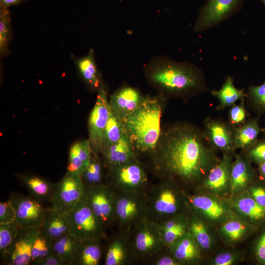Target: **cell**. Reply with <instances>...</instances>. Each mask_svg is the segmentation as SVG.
Returning <instances> with one entry per match:
<instances>
[{
    "label": "cell",
    "instance_id": "2e32d148",
    "mask_svg": "<svg viewBox=\"0 0 265 265\" xmlns=\"http://www.w3.org/2000/svg\"><path fill=\"white\" fill-rule=\"evenodd\" d=\"M228 200L239 219L259 228L265 224V208L254 200L247 189L229 197Z\"/></svg>",
    "mask_w": 265,
    "mask_h": 265
},
{
    "label": "cell",
    "instance_id": "d6986e66",
    "mask_svg": "<svg viewBox=\"0 0 265 265\" xmlns=\"http://www.w3.org/2000/svg\"><path fill=\"white\" fill-rule=\"evenodd\" d=\"M145 99L137 89L124 86L110 96L109 103L111 111L123 120L136 110Z\"/></svg>",
    "mask_w": 265,
    "mask_h": 265
},
{
    "label": "cell",
    "instance_id": "44dd1931",
    "mask_svg": "<svg viewBox=\"0 0 265 265\" xmlns=\"http://www.w3.org/2000/svg\"><path fill=\"white\" fill-rule=\"evenodd\" d=\"M258 228L238 217H234L228 220L216 229L223 242L227 246L234 247L248 238Z\"/></svg>",
    "mask_w": 265,
    "mask_h": 265
},
{
    "label": "cell",
    "instance_id": "8992f818",
    "mask_svg": "<svg viewBox=\"0 0 265 265\" xmlns=\"http://www.w3.org/2000/svg\"><path fill=\"white\" fill-rule=\"evenodd\" d=\"M68 215L70 224L69 233L78 241L104 237V224L84 199L78 202Z\"/></svg>",
    "mask_w": 265,
    "mask_h": 265
},
{
    "label": "cell",
    "instance_id": "52a82bcc",
    "mask_svg": "<svg viewBox=\"0 0 265 265\" xmlns=\"http://www.w3.org/2000/svg\"><path fill=\"white\" fill-rule=\"evenodd\" d=\"M116 218L128 231L146 217L147 201L145 192H116Z\"/></svg>",
    "mask_w": 265,
    "mask_h": 265
},
{
    "label": "cell",
    "instance_id": "8d00e7d4",
    "mask_svg": "<svg viewBox=\"0 0 265 265\" xmlns=\"http://www.w3.org/2000/svg\"><path fill=\"white\" fill-rule=\"evenodd\" d=\"M127 256V248L124 240L121 238L114 240L107 249L105 265H121L124 264Z\"/></svg>",
    "mask_w": 265,
    "mask_h": 265
},
{
    "label": "cell",
    "instance_id": "f35d334b",
    "mask_svg": "<svg viewBox=\"0 0 265 265\" xmlns=\"http://www.w3.org/2000/svg\"><path fill=\"white\" fill-rule=\"evenodd\" d=\"M10 14L7 8L0 10V53L1 56L7 53L11 35Z\"/></svg>",
    "mask_w": 265,
    "mask_h": 265
},
{
    "label": "cell",
    "instance_id": "4fadbf2b",
    "mask_svg": "<svg viewBox=\"0 0 265 265\" xmlns=\"http://www.w3.org/2000/svg\"><path fill=\"white\" fill-rule=\"evenodd\" d=\"M232 156L223 153L220 161L212 168L200 186L195 190L221 198H228L231 193Z\"/></svg>",
    "mask_w": 265,
    "mask_h": 265
},
{
    "label": "cell",
    "instance_id": "7bdbcfd3",
    "mask_svg": "<svg viewBox=\"0 0 265 265\" xmlns=\"http://www.w3.org/2000/svg\"><path fill=\"white\" fill-rule=\"evenodd\" d=\"M255 238L253 251L257 262L260 265H265V224Z\"/></svg>",
    "mask_w": 265,
    "mask_h": 265
},
{
    "label": "cell",
    "instance_id": "9a60e30c",
    "mask_svg": "<svg viewBox=\"0 0 265 265\" xmlns=\"http://www.w3.org/2000/svg\"><path fill=\"white\" fill-rule=\"evenodd\" d=\"M134 227L133 249L139 257L151 258L166 247L155 222L145 217Z\"/></svg>",
    "mask_w": 265,
    "mask_h": 265
},
{
    "label": "cell",
    "instance_id": "3957f363",
    "mask_svg": "<svg viewBox=\"0 0 265 265\" xmlns=\"http://www.w3.org/2000/svg\"><path fill=\"white\" fill-rule=\"evenodd\" d=\"M161 112V106L157 99L146 97L140 106L123 120L125 132L135 151H155L162 134Z\"/></svg>",
    "mask_w": 265,
    "mask_h": 265
},
{
    "label": "cell",
    "instance_id": "f5cc1de1",
    "mask_svg": "<svg viewBox=\"0 0 265 265\" xmlns=\"http://www.w3.org/2000/svg\"><path fill=\"white\" fill-rule=\"evenodd\" d=\"M262 132H263L265 133V127L264 129H262Z\"/></svg>",
    "mask_w": 265,
    "mask_h": 265
},
{
    "label": "cell",
    "instance_id": "ac0fdd59",
    "mask_svg": "<svg viewBox=\"0 0 265 265\" xmlns=\"http://www.w3.org/2000/svg\"><path fill=\"white\" fill-rule=\"evenodd\" d=\"M234 129L229 123L219 119L207 117L204 121L203 131L211 144L222 153L233 155Z\"/></svg>",
    "mask_w": 265,
    "mask_h": 265
},
{
    "label": "cell",
    "instance_id": "74e56055",
    "mask_svg": "<svg viewBox=\"0 0 265 265\" xmlns=\"http://www.w3.org/2000/svg\"><path fill=\"white\" fill-rule=\"evenodd\" d=\"M244 259L243 250L232 248L220 252L212 257L207 263L210 265H233Z\"/></svg>",
    "mask_w": 265,
    "mask_h": 265
},
{
    "label": "cell",
    "instance_id": "4316f807",
    "mask_svg": "<svg viewBox=\"0 0 265 265\" xmlns=\"http://www.w3.org/2000/svg\"><path fill=\"white\" fill-rule=\"evenodd\" d=\"M100 238L79 241L72 265H97L101 257Z\"/></svg>",
    "mask_w": 265,
    "mask_h": 265
},
{
    "label": "cell",
    "instance_id": "d6a6232c",
    "mask_svg": "<svg viewBox=\"0 0 265 265\" xmlns=\"http://www.w3.org/2000/svg\"><path fill=\"white\" fill-rule=\"evenodd\" d=\"M125 133L123 121L120 119L111 110L104 134L102 149L118 141Z\"/></svg>",
    "mask_w": 265,
    "mask_h": 265
},
{
    "label": "cell",
    "instance_id": "5b68a950",
    "mask_svg": "<svg viewBox=\"0 0 265 265\" xmlns=\"http://www.w3.org/2000/svg\"><path fill=\"white\" fill-rule=\"evenodd\" d=\"M189 212L214 228L228 220L238 217L231 207L228 198H221L199 190L190 193L185 191Z\"/></svg>",
    "mask_w": 265,
    "mask_h": 265
},
{
    "label": "cell",
    "instance_id": "ee69618b",
    "mask_svg": "<svg viewBox=\"0 0 265 265\" xmlns=\"http://www.w3.org/2000/svg\"><path fill=\"white\" fill-rule=\"evenodd\" d=\"M188 222L176 228L159 233L166 247L188 232Z\"/></svg>",
    "mask_w": 265,
    "mask_h": 265
},
{
    "label": "cell",
    "instance_id": "d590c367",
    "mask_svg": "<svg viewBox=\"0 0 265 265\" xmlns=\"http://www.w3.org/2000/svg\"><path fill=\"white\" fill-rule=\"evenodd\" d=\"M52 253V241L41 229L32 245L30 264L33 265Z\"/></svg>",
    "mask_w": 265,
    "mask_h": 265
},
{
    "label": "cell",
    "instance_id": "60d3db41",
    "mask_svg": "<svg viewBox=\"0 0 265 265\" xmlns=\"http://www.w3.org/2000/svg\"><path fill=\"white\" fill-rule=\"evenodd\" d=\"M243 154L252 162L258 165L265 161V139L257 141L253 145L243 150Z\"/></svg>",
    "mask_w": 265,
    "mask_h": 265
},
{
    "label": "cell",
    "instance_id": "277c9868",
    "mask_svg": "<svg viewBox=\"0 0 265 265\" xmlns=\"http://www.w3.org/2000/svg\"><path fill=\"white\" fill-rule=\"evenodd\" d=\"M146 196V218L156 223L189 212L184 190L171 180L163 179Z\"/></svg>",
    "mask_w": 265,
    "mask_h": 265
},
{
    "label": "cell",
    "instance_id": "7a4b0ae2",
    "mask_svg": "<svg viewBox=\"0 0 265 265\" xmlns=\"http://www.w3.org/2000/svg\"><path fill=\"white\" fill-rule=\"evenodd\" d=\"M144 71L148 82L163 95L188 98L207 90L204 73L188 62L156 56Z\"/></svg>",
    "mask_w": 265,
    "mask_h": 265
},
{
    "label": "cell",
    "instance_id": "30bf717a",
    "mask_svg": "<svg viewBox=\"0 0 265 265\" xmlns=\"http://www.w3.org/2000/svg\"><path fill=\"white\" fill-rule=\"evenodd\" d=\"M85 186L80 175L65 173L56 184L51 209L68 213L84 198Z\"/></svg>",
    "mask_w": 265,
    "mask_h": 265
},
{
    "label": "cell",
    "instance_id": "603a6c76",
    "mask_svg": "<svg viewBox=\"0 0 265 265\" xmlns=\"http://www.w3.org/2000/svg\"><path fill=\"white\" fill-rule=\"evenodd\" d=\"M135 150L126 132L116 142L104 147L101 153L109 167L129 162L135 157Z\"/></svg>",
    "mask_w": 265,
    "mask_h": 265
},
{
    "label": "cell",
    "instance_id": "bcb514c9",
    "mask_svg": "<svg viewBox=\"0 0 265 265\" xmlns=\"http://www.w3.org/2000/svg\"><path fill=\"white\" fill-rule=\"evenodd\" d=\"M247 190L259 205L265 208V182L256 181Z\"/></svg>",
    "mask_w": 265,
    "mask_h": 265
},
{
    "label": "cell",
    "instance_id": "5bb4252c",
    "mask_svg": "<svg viewBox=\"0 0 265 265\" xmlns=\"http://www.w3.org/2000/svg\"><path fill=\"white\" fill-rule=\"evenodd\" d=\"M83 199L104 225L116 218V192L109 186H85Z\"/></svg>",
    "mask_w": 265,
    "mask_h": 265
},
{
    "label": "cell",
    "instance_id": "ffe728a7",
    "mask_svg": "<svg viewBox=\"0 0 265 265\" xmlns=\"http://www.w3.org/2000/svg\"><path fill=\"white\" fill-rule=\"evenodd\" d=\"M257 173L247 157L244 154L237 155L231 168L230 196L246 190L257 181Z\"/></svg>",
    "mask_w": 265,
    "mask_h": 265
},
{
    "label": "cell",
    "instance_id": "83f0119b",
    "mask_svg": "<svg viewBox=\"0 0 265 265\" xmlns=\"http://www.w3.org/2000/svg\"><path fill=\"white\" fill-rule=\"evenodd\" d=\"M70 221L68 213L50 210L42 231L53 241L62 236L69 233Z\"/></svg>",
    "mask_w": 265,
    "mask_h": 265
},
{
    "label": "cell",
    "instance_id": "8fae6325",
    "mask_svg": "<svg viewBox=\"0 0 265 265\" xmlns=\"http://www.w3.org/2000/svg\"><path fill=\"white\" fill-rule=\"evenodd\" d=\"M110 113L107 92L103 86L98 91L97 99L88 119V140L92 153L99 154L102 151L104 134Z\"/></svg>",
    "mask_w": 265,
    "mask_h": 265
},
{
    "label": "cell",
    "instance_id": "681fc988",
    "mask_svg": "<svg viewBox=\"0 0 265 265\" xmlns=\"http://www.w3.org/2000/svg\"><path fill=\"white\" fill-rule=\"evenodd\" d=\"M23 0H0V7L7 8L8 7L17 4Z\"/></svg>",
    "mask_w": 265,
    "mask_h": 265
},
{
    "label": "cell",
    "instance_id": "7c38bea8",
    "mask_svg": "<svg viewBox=\"0 0 265 265\" xmlns=\"http://www.w3.org/2000/svg\"><path fill=\"white\" fill-rule=\"evenodd\" d=\"M10 199L16 213L15 222L20 229L42 228L51 208L32 196H14Z\"/></svg>",
    "mask_w": 265,
    "mask_h": 265
},
{
    "label": "cell",
    "instance_id": "b9f144b4",
    "mask_svg": "<svg viewBox=\"0 0 265 265\" xmlns=\"http://www.w3.org/2000/svg\"><path fill=\"white\" fill-rule=\"evenodd\" d=\"M229 124L234 127H237L246 121L247 111L244 106V100L240 104L232 106L228 112Z\"/></svg>",
    "mask_w": 265,
    "mask_h": 265
},
{
    "label": "cell",
    "instance_id": "f1b7e54d",
    "mask_svg": "<svg viewBox=\"0 0 265 265\" xmlns=\"http://www.w3.org/2000/svg\"><path fill=\"white\" fill-rule=\"evenodd\" d=\"M262 132L257 119H251L235 128L234 145L236 149H247L257 141Z\"/></svg>",
    "mask_w": 265,
    "mask_h": 265
},
{
    "label": "cell",
    "instance_id": "4dcf8cb0",
    "mask_svg": "<svg viewBox=\"0 0 265 265\" xmlns=\"http://www.w3.org/2000/svg\"><path fill=\"white\" fill-rule=\"evenodd\" d=\"M79 243V241L68 233L52 241V251L64 265H72Z\"/></svg>",
    "mask_w": 265,
    "mask_h": 265
},
{
    "label": "cell",
    "instance_id": "cb8c5ba5",
    "mask_svg": "<svg viewBox=\"0 0 265 265\" xmlns=\"http://www.w3.org/2000/svg\"><path fill=\"white\" fill-rule=\"evenodd\" d=\"M213 227L190 213L188 232L203 252L211 251L216 243V237L212 228Z\"/></svg>",
    "mask_w": 265,
    "mask_h": 265
},
{
    "label": "cell",
    "instance_id": "f546056e",
    "mask_svg": "<svg viewBox=\"0 0 265 265\" xmlns=\"http://www.w3.org/2000/svg\"><path fill=\"white\" fill-rule=\"evenodd\" d=\"M211 93L218 100L217 109H224L231 107L238 101L244 100L246 93L242 89L236 88L234 84L233 79L228 76L219 90H211Z\"/></svg>",
    "mask_w": 265,
    "mask_h": 265
},
{
    "label": "cell",
    "instance_id": "7402d4cb",
    "mask_svg": "<svg viewBox=\"0 0 265 265\" xmlns=\"http://www.w3.org/2000/svg\"><path fill=\"white\" fill-rule=\"evenodd\" d=\"M167 248L182 265H196L202 259L203 252L188 232Z\"/></svg>",
    "mask_w": 265,
    "mask_h": 265
},
{
    "label": "cell",
    "instance_id": "6da1fadb",
    "mask_svg": "<svg viewBox=\"0 0 265 265\" xmlns=\"http://www.w3.org/2000/svg\"><path fill=\"white\" fill-rule=\"evenodd\" d=\"M153 153L157 172L185 191L197 189L221 159L203 130L184 123L162 132Z\"/></svg>",
    "mask_w": 265,
    "mask_h": 265
},
{
    "label": "cell",
    "instance_id": "9c48e42d",
    "mask_svg": "<svg viewBox=\"0 0 265 265\" xmlns=\"http://www.w3.org/2000/svg\"><path fill=\"white\" fill-rule=\"evenodd\" d=\"M244 0H206L199 10L194 29L200 32L227 20L239 11Z\"/></svg>",
    "mask_w": 265,
    "mask_h": 265
},
{
    "label": "cell",
    "instance_id": "1f68e13d",
    "mask_svg": "<svg viewBox=\"0 0 265 265\" xmlns=\"http://www.w3.org/2000/svg\"><path fill=\"white\" fill-rule=\"evenodd\" d=\"M22 181L32 197L41 202L51 201L56 184L37 176H25Z\"/></svg>",
    "mask_w": 265,
    "mask_h": 265
},
{
    "label": "cell",
    "instance_id": "484cf974",
    "mask_svg": "<svg viewBox=\"0 0 265 265\" xmlns=\"http://www.w3.org/2000/svg\"><path fill=\"white\" fill-rule=\"evenodd\" d=\"M75 62L80 77L90 89L98 91L103 87L93 49H90L87 55L76 59Z\"/></svg>",
    "mask_w": 265,
    "mask_h": 265
},
{
    "label": "cell",
    "instance_id": "d4e9b609",
    "mask_svg": "<svg viewBox=\"0 0 265 265\" xmlns=\"http://www.w3.org/2000/svg\"><path fill=\"white\" fill-rule=\"evenodd\" d=\"M92 149L89 140H83L74 144L69 151L67 172L81 175L88 165Z\"/></svg>",
    "mask_w": 265,
    "mask_h": 265
},
{
    "label": "cell",
    "instance_id": "ba28073f",
    "mask_svg": "<svg viewBox=\"0 0 265 265\" xmlns=\"http://www.w3.org/2000/svg\"><path fill=\"white\" fill-rule=\"evenodd\" d=\"M109 169L111 185L109 186L115 191L145 192L148 177L136 158Z\"/></svg>",
    "mask_w": 265,
    "mask_h": 265
},
{
    "label": "cell",
    "instance_id": "816d5d0a",
    "mask_svg": "<svg viewBox=\"0 0 265 265\" xmlns=\"http://www.w3.org/2000/svg\"><path fill=\"white\" fill-rule=\"evenodd\" d=\"M261 0L264 3V4L265 5V0Z\"/></svg>",
    "mask_w": 265,
    "mask_h": 265
},
{
    "label": "cell",
    "instance_id": "f907efd6",
    "mask_svg": "<svg viewBox=\"0 0 265 265\" xmlns=\"http://www.w3.org/2000/svg\"><path fill=\"white\" fill-rule=\"evenodd\" d=\"M258 170L260 177L265 182V161L258 164Z\"/></svg>",
    "mask_w": 265,
    "mask_h": 265
},
{
    "label": "cell",
    "instance_id": "ab89813d",
    "mask_svg": "<svg viewBox=\"0 0 265 265\" xmlns=\"http://www.w3.org/2000/svg\"><path fill=\"white\" fill-rule=\"evenodd\" d=\"M20 229L15 222L0 225V252L2 257Z\"/></svg>",
    "mask_w": 265,
    "mask_h": 265
},
{
    "label": "cell",
    "instance_id": "e0dca14e",
    "mask_svg": "<svg viewBox=\"0 0 265 265\" xmlns=\"http://www.w3.org/2000/svg\"><path fill=\"white\" fill-rule=\"evenodd\" d=\"M41 229H20L3 258L9 265L30 264L33 243Z\"/></svg>",
    "mask_w": 265,
    "mask_h": 265
},
{
    "label": "cell",
    "instance_id": "7dc6e473",
    "mask_svg": "<svg viewBox=\"0 0 265 265\" xmlns=\"http://www.w3.org/2000/svg\"><path fill=\"white\" fill-rule=\"evenodd\" d=\"M154 265H182V264L174 257L170 251L169 254H163L158 257L154 262Z\"/></svg>",
    "mask_w": 265,
    "mask_h": 265
},
{
    "label": "cell",
    "instance_id": "e575fe53",
    "mask_svg": "<svg viewBox=\"0 0 265 265\" xmlns=\"http://www.w3.org/2000/svg\"><path fill=\"white\" fill-rule=\"evenodd\" d=\"M245 98L254 111L258 114H265V81L258 85H250Z\"/></svg>",
    "mask_w": 265,
    "mask_h": 265
},
{
    "label": "cell",
    "instance_id": "f6af8a7d",
    "mask_svg": "<svg viewBox=\"0 0 265 265\" xmlns=\"http://www.w3.org/2000/svg\"><path fill=\"white\" fill-rule=\"evenodd\" d=\"M16 213L10 199L0 203V225L14 222Z\"/></svg>",
    "mask_w": 265,
    "mask_h": 265
},
{
    "label": "cell",
    "instance_id": "836d02e7",
    "mask_svg": "<svg viewBox=\"0 0 265 265\" xmlns=\"http://www.w3.org/2000/svg\"><path fill=\"white\" fill-rule=\"evenodd\" d=\"M80 177L85 186L102 184V167L98 154L92 153L89 163Z\"/></svg>",
    "mask_w": 265,
    "mask_h": 265
},
{
    "label": "cell",
    "instance_id": "c3c4849f",
    "mask_svg": "<svg viewBox=\"0 0 265 265\" xmlns=\"http://www.w3.org/2000/svg\"><path fill=\"white\" fill-rule=\"evenodd\" d=\"M35 265H64L62 260L53 252L41 260L35 263Z\"/></svg>",
    "mask_w": 265,
    "mask_h": 265
}]
</instances>
